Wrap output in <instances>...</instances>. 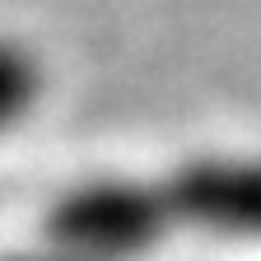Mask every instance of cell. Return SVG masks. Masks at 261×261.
Instances as JSON below:
<instances>
[{
	"label": "cell",
	"mask_w": 261,
	"mask_h": 261,
	"mask_svg": "<svg viewBox=\"0 0 261 261\" xmlns=\"http://www.w3.org/2000/svg\"><path fill=\"white\" fill-rule=\"evenodd\" d=\"M42 89H47L42 56L23 38L0 33V136H10V130L42 103Z\"/></svg>",
	"instance_id": "3"
},
{
	"label": "cell",
	"mask_w": 261,
	"mask_h": 261,
	"mask_svg": "<svg viewBox=\"0 0 261 261\" xmlns=\"http://www.w3.org/2000/svg\"><path fill=\"white\" fill-rule=\"evenodd\" d=\"M163 196L177 228L205 238H261V154H196L163 177Z\"/></svg>",
	"instance_id": "2"
},
{
	"label": "cell",
	"mask_w": 261,
	"mask_h": 261,
	"mask_svg": "<svg viewBox=\"0 0 261 261\" xmlns=\"http://www.w3.org/2000/svg\"><path fill=\"white\" fill-rule=\"evenodd\" d=\"M173 228L163 182L126 173L70 182L47 205V243L80 261H145Z\"/></svg>",
	"instance_id": "1"
},
{
	"label": "cell",
	"mask_w": 261,
	"mask_h": 261,
	"mask_svg": "<svg viewBox=\"0 0 261 261\" xmlns=\"http://www.w3.org/2000/svg\"><path fill=\"white\" fill-rule=\"evenodd\" d=\"M0 261H80V256H70V252H61V247L42 243V247H23V252H10V256H0Z\"/></svg>",
	"instance_id": "4"
}]
</instances>
